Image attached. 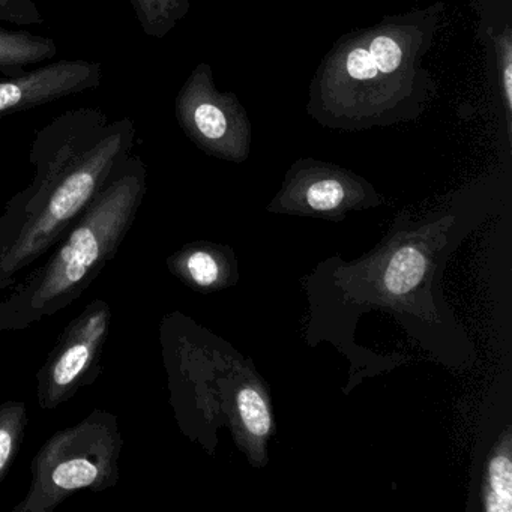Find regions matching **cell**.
<instances>
[{
  "mask_svg": "<svg viewBox=\"0 0 512 512\" xmlns=\"http://www.w3.org/2000/svg\"><path fill=\"white\" fill-rule=\"evenodd\" d=\"M136 122L97 107L67 110L35 134L34 178L0 215V292L37 265L133 154Z\"/></svg>",
  "mask_w": 512,
  "mask_h": 512,
  "instance_id": "1",
  "label": "cell"
},
{
  "mask_svg": "<svg viewBox=\"0 0 512 512\" xmlns=\"http://www.w3.org/2000/svg\"><path fill=\"white\" fill-rule=\"evenodd\" d=\"M148 190V170L128 155L91 205L49 251L0 299V332H20L67 310L115 259L133 229Z\"/></svg>",
  "mask_w": 512,
  "mask_h": 512,
  "instance_id": "2",
  "label": "cell"
},
{
  "mask_svg": "<svg viewBox=\"0 0 512 512\" xmlns=\"http://www.w3.org/2000/svg\"><path fill=\"white\" fill-rule=\"evenodd\" d=\"M122 449L124 437L116 415L92 410L41 446L31 463L28 493L13 512H53L74 494L110 490L121 476Z\"/></svg>",
  "mask_w": 512,
  "mask_h": 512,
  "instance_id": "3",
  "label": "cell"
},
{
  "mask_svg": "<svg viewBox=\"0 0 512 512\" xmlns=\"http://www.w3.org/2000/svg\"><path fill=\"white\" fill-rule=\"evenodd\" d=\"M112 326V308L94 299L68 323L37 373L41 409H58L101 373V358Z\"/></svg>",
  "mask_w": 512,
  "mask_h": 512,
  "instance_id": "4",
  "label": "cell"
},
{
  "mask_svg": "<svg viewBox=\"0 0 512 512\" xmlns=\"http://www.w3.org/2000/svg\"><path fill=\"white\" fill-rule=\"evenodd\" d=\"M103 76L100 62L62 59L16 76L0 77V119L94 91L100 88Z\"/></svg>",
  "mask_w": 512,
  "mask_h": 512,
  "instance_id": "5",
  "label": "cell"
},
{
  "mask_svg": "<svg viewBox=\"0 0 512 512\" xmlns=\"http://www.w3.org/2000/svg\"><path fill=\"white\" fill-rule=\"evenodd\" d=\"M58 55L53 38L0 25V77L16 76Z\"/></svg>",
  "mask_w": 512,
  "mask_h": 512,
  "instance_id": "6",
  "label": "cell"
},
{
  "mask_svg": "<svg viewBox=\"0 0 512 512\" xmlns=\"http://www.w3.org/2000/svg\"><path fill=\"white\" fill-rule=\"evenodd\" d=\"M28 404L10 400L0 404V484L19 455L28 430Z\"/></svg>",
  "mask_w": 512,
  "mask_h": 512,
  "instance_id": "7",
  "label": "cell"
},
{
  "mask_svg": "<svg viewBox=\"0 0 512 512\" xmlns=\"http://www.w3.org/2000/svg\"><path fill=\"white\" fill-rule=\"evenodd\" d=\"M167 263L173 274L178 275L191 286L208 289L220 281V262L208 248H185L170 257Z\"/></svg>",
  "mask_w": 512,
  "mask_h": 512,
  "instance_id": "8",
  "label": "cell"
},
{
  "mask_svg": "<svg viewBox=\"0 0 512 512\" xmlns=\"http://www.w3.org/2000/svg\"><path fill=\"white\" fill-rule=\"evenodd\" d=\"M485 511L509 512L512 506V463L509 449L494 455L488 464L484 494Z\"/></svg>",
  "mask_w": 512,
  "mask_h": 512,
  "instance_id": "9",
  "label": "cell"
},
{
  "mask_svg": "<svg viewBox=\"0 0 512 512\" xmlns=\"http://www.w3.org/2000/svg\"><path fill=\"white\" fill-rule=\"evenodd\" d=\"M149 37H163L176 14L178 0H125Z\"/></svg>",
  "mask_w": 512,
  "mask_h": 512,
  "instance_id": "10",
  "label": "cell"
},
{
  "mask_svg": "<svg viewBox=\"0 0 512 512\" xmlns=\"http://www.w3.org/2000/svg\"><path fill=\"white\" fill-rule=\"evenodd\" d=\"M238 412L245 430L256 437L265 439L272 427L271 410L259 391L244 388L238 394Z\"/></svg>",
  "mask_w": 512,
  "mask_h": 512,
  "instance_id": "11",
  "label": "cell"
},
{
  "mask_svg": "<svg viewBox=\"0 0 512 512\" xmlns=\"http://www.w3.org/2000/svg\"><path fill=\"white\" fill-rule=\"evenodd\" d=\"M187 118L191 119V124L196 128L200 136L208 140H218L224 137L227 131V119L224 113L212 103L200 101L196 106H185Z\"/></svg>",
  "mask_w": 512,
  "mask_h": 512,
  "instance_id": "12",
  "label": "cell"
},
{
  "mask_svg": "<svg viewBox=\"0 0 512 512\" xmlns=\"http://www.w3.org/2000/svg\"><path fill=\"white\" fill-rule=\"evenodd\" d=\"M0 22L17 28L43 26V13L35 0H0Z\"/></svg>",
  "mask_w": 512,
  "mask_h": 512,
  "instance_id": "13",
  "label": "cell"
},
{
  "mask_svg": "<svg viewBox=\"0 0 512 512\" xmlns=\"http://www.w3.org/2000/svg\"><path fill=\"white\" fill-rule=\"evenodd\" d=\"M343 185L334 179H326L311 185L307 191V203L314 211H332L341 205L344 200Z\"/></svg>",
  "mask_w": 512,
  "mask_h": 512,
  "instance_id": "14",
  "label": "cell"
},
{
  "mask_svg": "<svg viewBox=\"0 0 512 512\" xmlns=\"http://www.w3.org/2000/svg\"><path fill=\"white\" fill-rule=\"evenodd\" d=\"M370 55L373 56L374 62H376L377 70L383 74L392 73L397 70L401 64V53L400 47L395 43L392 38L379 37L371 43Z\"/></svg>",
  "mask_w": 512,
  "mask_h": 512,
  "instance_id": "15",
  "label": "cell"
},
{
  "mask_svg": "<svg viewBox=\"0 0 512 512\" xmlns=\"http://www.w3.org/2000/svg\"><path fill=\"white\" fill-rule=\"evenodd\" d=\"M347 71L356 80H368L377 76L376 62L368 50L356 49L347 58Z\"/></svg>",
  "mask_w": 512,
  "mask_h": 512,
  "instance_id": "16",
  "label": "cell"
},
{
  "mask_svg": "<svg viewBox=\"0 0 512 512\" xmlns=\"http://www.w3.org/2000/svg\"><path fill=\"white\" fill-rule=\"evenodd\" d=\"M512 70L511 65H508V68H506L505 71V89H506V95H508V101L511 103L512 98Z\"/></svg>",
  "mask_w": 512,
  "mask_h": 512,
  "instance_id": "17",
  "label": "cell"
}]
</instances>
